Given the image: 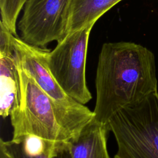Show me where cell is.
<instances>
[{
	"label": "cell",
	"instance_id": "13",
	"mask_svg": "<svg viewBox=\"0 0 158 158\" xmlns=\"http://www.w3.org/2000/svg\"><path fill=\"white\" fill-rule=\"evenodd\" d=\"M27 1V0H25V1Z\"/></svg>",
	"mask_w": 158,
	"mask_h": 158
},
{
	"label": "cell",
	"instance_id": "11",
	"mask_svg": "<svg viewBox=\"0 0 158 158\" xmlns=\"http://www.w3.org/2000/svg\"><path fill=\"white\" fill-rule=\"evenodd\" d=\"M25 2V0H0L1 22L15 36L17 20Z\"/></svg>",
	"mask_w": 158,
	"mask_h": 158
},
{
	"label": "cell",
	"instance_id": "3",
	"mask_svg": "<svg viewBox=\"0 0 158 158\" xmlns=\"http://www.w3.org/2000/svg\"><path fill=\"white\" fill-rule=\"evenodd\" d=\"M107 126L117 145L114 158H158V91L118 110Z\"/></svg>",
	"mask_w": 158,
	"mask_h": 158
},
{
	"label": "cell",
	"instance_id": "10",
	"mask_svg": "<svg viewBox=\"0 0 158 158\" xmlns=\"http://www.w3.org/2000/svg\"><path fill=\"white\" fill-rule=\"evenodd\" d=\"M122 0H71L67 34L96 22Z\"/></svg>",
	"mask_w": 158,
	"mask_h": 158
},
{
	"label": "cell",
	"instance_id": "2",
	"mask_svg": "<svg viewBox=\"0 0 158 158\" xmlns=\"http://www.w3.org/2000/svg\"><path fill=\"white\" fill-rule=\"evenodd\" d=\"M12 42L18 65L49 98L67 140L77 138L81 130L93 120V111L69 96L55 80L46 63L48 49L28 44L15 35Z\"/></svg>",
	"mask_w": 158,
	"mask_h": 158
},
{
	"label": "cell",
	"instance_id": "5",
	"mask_svg": "<svg viewBox=\"0 0 158 158\" xmlns=\"http://www.w3.org/2000/svg\"><path fill=\"white\" fill-rule=\"evenodd\" d=\"M94 23L68 33L46 56L48 67L64 91L81 104L92 95L86 81V62L89 34Z\"/></svg>",
	"mask_w": 158,
	"mask_h": 158
},
{
	"label": "cell",
	"instance_id": "4",
	"mask_svg": "<svg viewBox=\"0 0 158 158\" xmlns=\"http://www.w3.org/2000/svg\"><path fill=\"white\" fill-rule=\"evenodd\" d=\"M17 67L20 99L18 107L9 116L13 128L12 139L33 136L51 141H68L57 120L49 98L18 64Z\"/></svg>",
	"mask_w": 158,
	"mask_h": 158
},
{
	"label": "cell",
	"instance_id": "9",
	"mask_svg": "<svg viewBox=\"0 0 158 158\" xmlns=\"http://www.w3.org/2000/svg\"><path fill=\"white\" fill-rule=\"evenodd\" d=\"M109 131L106 125L93 119L69 141L72 158H110L107 148Z\"/></svg>",
	"mask_w": 158,
	"mask_h": 158
},
{
	"label": "cell",
	"instance_id": "7",
	"mask_svg": "<svg viewBox=\"0 0 158 158\" xmlns=\"http://www.w3.org/2000/svg\"><path fill=\"white\" fill-rule=\"evenodd\" d=\"M14 35L0 22V115L6 118L18 107L20 82L12 42Z\"/></svg>",
	"mask_w": 158,
	"mask_h": 158
},
{
	"label": "cell",
	"instance_id": "1",
	"mask_svg": "<svg viewBox=\"0 0 158 158\" xmlns=\"http://www.w3.org/2000/svg\"><path fill=\"white\" fill-rule=\"evenodd\" d=\"M94 120L104 125L120 109L157 91L156 59L133 42L104 43L98 56Z\"/></svg>",
	"mask_w": 158,
	"mask_h": 158
},
{
	"label": "cell",
	"instance_id": "12",
	"mask_svg": "<svg viewBox=\"0 0 158 158\" xmlns=\"http://www.w3.org/2000/svg\"><path fill=\"white\" fill-rule=\"evenodd\" d=\"M0 158H11L1 139L0 140Z\"/></svg>",
	"mask_w": 158,
	"mask_h": 158
},
{
	"label": "cell",
	"instance_id": "6",
	"mask_svg": "<svg viewBox=\"0 0 158 158\" xmlns=\"http://www.w3.org/2000/svg\"><path fill=\"white\" fill-rule=\"evenodd\" d=\"M71 0H27L18 23L21 39L40 48L67 35Z\"/></svg>",
	"mask_w": 158,
	"mask_h": 158
},
{
	"label": "cell",
	"instance_id": "8",
	"mask_svg": "<svg viewBox=\"0 0 158 158\" xmlns=\"http://www.w3.org/2000/svg\"><path fill=\"white\" fill-rule=\"evenodd\" d=\"M1 139L11 158H72L69 141H51L33 136Z\"/></svg>",
	"mask_w": 158,
	"mask_h": 158
}]
</instances>
